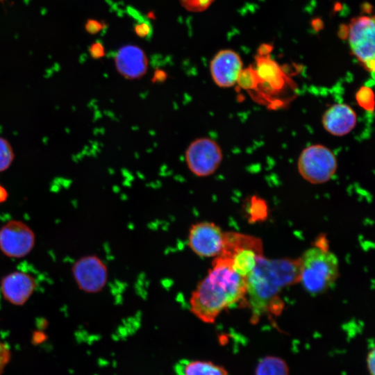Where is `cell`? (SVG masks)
<instances>
[{
	"instance_id": "1",
	"label": "cell",
	"mask_w": 375,
	"mask_h": 375,
	"mask_svg": "<svg viewBox=\"0 0 375 375\" xmlns=\"http://www.w3.org/2000/svg\"><path fill=\"white\" fill-rule=\"evenodd\" d=\"M246 295L245 278L231 268L226 258L217 256L191 294L190 311L201 322L212 324L224 310L243 301Z\"/></svg>"
},
{
	"instance_id": "2",
	"label": "cell",
	"mask_w": 375,
	"mask_h": 375,
	"mask_svg": "<svg viewBox=\"0 0 375 375\" xmlns=\"http://www.w3.org/2000/svg\"><path fill=\"white\" fill-rule=\"evenodd\" d=\"M245 279L246 297L255 323L264 315L280 312L281 294L299 281V258L269 259L262 256Z\"/></svg>"
},
{
	"instance_id": "3",
	"label": "cell",
	"mask_w": 375,
	"mask_h": 375,
	"mask_svg": "<svg viewBox=\"0 0 375 375\" xmlns=\"http://www.w3.org/2000/svg\"><path fill=\"white\" fill-rule=\"evenodd\" d=\"M339 276V261L329 249L327 239L320 236L299 258V281L312 296L328 290Z\"/></svg>"
},
{
	"instance_id": "4",
	"label": "cell",
	"mask_w": 375,
	"mask_h": 375,
	"mask_svg": "<svg viewBox=\"0 0 375 375\" xmlns=\"http://www.w3.org/2000/svg\"><path fill=\"white\" fill-rule=\"evenodd\" d=\"M219 256L226 258L231 268L246 278L263 256L262 244L260 239L251 235L226 232L224 245Z\"/></svg>"
},
{
	"instance_id": "5",
	"label": "cell",
	"mask_w": 375,
	"mask_h": 375,
	"mask_svg": "<svg viewBox=\"0 0 375 375\" xmlns=\"http://www.w3.org/2000/svg\"><path fill=\"white\" fill-rule=\"evenodd\" d=\"M337 159L333 152L322 144L305 148L299 155L297 168L303 179L312 184L328 181L335 174Z\"/></svg>"
},
{
	"instance_id": "6",
	"label": "cell",
	"mask_w": 375,
	"mask_h": 375,
	"mask_svg": "<svg viewBox=\"0 0 375 375\" xmlns=\"http://www.w3.org/2000/svg\"><path fill=\"white\" fill-rule=\"evenodd\" d=\"M184 157L188 170L195 176L203 178L217 170L223 160V153L215 140L200 137L188 145Z\"/></svg>"
},
{
	"instance_id": "7",
	"label": "cell",
	"mask_w": 375,
	"mask_h": 375,
	"mask_svg": "<svg viewBox=\"0 0 375 375\" xmlns=\"http://www.w3.org/2000/svg\"><path fill=\"white\" fill-rule=\"evenodd\" d=\"M349 27V41L353 55L365 69L374 72V17L360 16L351 19Z\"/></svg>"
},
{
	"instance_id": "8",
	"label": "cell",
	"mask_w": 375,
	"mask_h": 375,
	"mask_svg": "<svg viewBox=\"0 0 375 375\" xmlns=\"http://www.w3.org/2000/svg\"><path fill=\"white\" fill-rule=\"evenodd\" d=\"M225 233L214 222H196L189 229L188 246L196 255L201 258H215L223 249Z\"/></svg>"
},
{
	"instance_id": "9",
	"label": "cell",
	"mask_w": 375,
	"mask_h": 375,
	"mask_svg": "<svg viewBox=\"0 0 375 375\" xmlns=\"http://www.w3.org/2000/svg\"><path fill=\"white\" fill-rule=\"evenodd\" d=\"M33 230L19 220H10L0 228V250L6 256L20 258L27 256L35 245Z\"/></svg>"
},
{
	"instance_id": "10",
	"label": "cell",
	"mask_w": 375,
	"mask_h": 375,
	"mask_svg": "<svg viewBox=\"0 0 375 375\" xmlns=\"http://www.w3.org/2000/svg\"><path fill=\"white\" fill-rule=\"evenodd\" d=\"M78 288L87 293H97L106 286L108 272L107 266L98 256H85L78 259L72 268Z\"/></svg>"
},
{
	"instance_id": "11",
	"label": "cell",
	"mask_w": 375,
	"mask_h": 375,
	"mask_svg": "<svg viewBox=\"0 0 375 375\" xmlns=\"http://www.w3.org/2000/svg\"><path fill=\"white\" fill-rule=\"evenodd\" d=\"M242 69V61L231 49L218 51L210 63V73L216 85L222 88L233 86Z\"/></svg>"
},
{
	"instance_id": "12",
	"label": "cell",
	"mask_w": 375,
	"mask_h": 375,
	"mask_svg": "<svg viewBox=\"0 0 375 375\" xmlns=\"http://www.w3.org/2000/svg\"><path fill=\"white\" fill-rule=\"evenodd\" d=\"M114 62L117 72L128 80H137L143 77L149 65L144 50L133 44L120 47L115 56Z\"/></svg>"
},
{
	"instance_id": "13",
	"label": "cell",
	"mask_w": 375,
	"mask_h": 375,
	"mask_svg": "<svg viewBox=\"0 0 375 375\" xmlns=\"http://www.w3.org/2000/svg\"><path fill=\"white\" fill-rule=\"evenodd\" d=\"M37 287V282L31 274L17 271L2 278L0 283L3 298L15 306H22L29 299Z\"/></svg>"
},
{
	"instance_id": "14",
	"label": "cell",
	"mask_w": 375,
	"mask_h": 375,
	"mask_svg": "<svg viewBox=\"0 0 375 375\" xmlns=\"http://www.w3.org/2000/svg\"><path fill=\"white\" fill-rule=\"evenodd\" d=\"M322 122L328 133L335 136H343L354 128L357 116L353 109L349 105L336 103L324 112Z\"/></svg>"
},
{
	"instance_id": "15",
	"label": "cell",
	"mask_w": 375,
	"mask_h": 375,
	"mask_svg": "<svg viewBox=\"0 0 375 375\" xmlns=\"http://www.w3.org/2000/svg\"><path fill=\"white\" fill-rule=\"evenodd\" d=\"M256 70L260 81V86L269 89V92H280L290 79L282 67L273 59L270 54H257L255 56Z\"/></svg>"
},
{
	"instance_id": "16",
	"label": "cell",
	"mask_w": 375,
	"mask_h": 375,
	"mask_svg": "<svg viewBox=\"0 0 375 375\" xmlns=\"http://www.w3.org/2000/svg\"><path fill=\"white\" fill-rule=\"evenodd\" d=\"M181 375H228L226 369L213 362L203 360L186 361L181 367Z\"/></svg>"
},
{
	"instance_id": "17",
	"label": "cell",
	"mask_w": 375,
	"mask_h": 375,
	"mask_svg": "<svg viewBox=\"0 0 375 375\" xmlns=\"http://www.w3.org/2000/svg\"><path fill=\"white\" fill-rule=\"evenodd\" d=\"M256 375H289V368L282 358L269 356L258 362Z\"/></svg>"
},
{
	"instance_id": "18",
	"label": "cell",
	"mask_w": 375,
	"mask_h": 375,
	"mask_svg": "<svg viewBox=\"0 0 375 375\" xmlns=\"http://www.w3.org/2000/svg\"><path fill=\"white\" fill-rule=\"evenodd\" d=\"M236 83L245 90H253L258 89L260 85V81L255 68L249 66L242 69L238 78Z\"/></svg>"
},
{
	"instance_id": "19",
	"label": "cell",
	"mask_w": 375,
	"mask_h": 375,
	"mask_svg": "<svg viewBox=\"0 0 375 375\" xmlns=\"http://www.w3.org/2000/svg\"><path fill=\"white\" fill-rule=\"evenodd\" d=\"M15 158L13 149L9 141L0 136V172L6 171Z\"/></svg>"
},
{
	"instance_id": "20",
	"label": "cell",
	"mask_w": 375,
	"mask_h": 375,
	"mask_svg": "<svg viewBox=\"0 0 375 375\" xmlns=\"http://www.w3.org/2000/svg\"><path fill=\"white\" fill-rule=\"evenodd\" d=\"M356 99L358 105L369 112H373L374 108V94L369 87L362 86L356 94Z\"/></svg>"
},
{
	"instance_id": "21",
	"label": "cell",
	"mask_w": 375,
	"mask_h": 375,
	"mask_svg": "<svg viewBox=\"0 0 375 375\" xmlns=\"http://www.w3.org/2000/svg\"><path fill=\"white\" fill-rule=\"evenodd\" d=\"M215 0H179L181 6L188 11L200 12L207 10Z\"/></svg>"
},
{
	"instance_id": "22",
	"label": "cell",
	"mask_w": 375,
	"mask_h": 375,
	"mask_svg": "<svg viewBox=\"0 0 375 375\" xmlns=\"http://www.w3.org/2000/svg\"><path fill=\"white\" fill-rule=\"evenodd\" d=\"M267 211V205L263 199L253 197L251 199L249 212L252 218H263Z\"/></svg>"
},
{
	"instance_id": "23",
	"label": "cell",
	"mask_w": 375,
	"mask_h": 375,
	"mask_svg": "<svg viewBox=\"0 0 375 375\" xmlns=\"http://www.w3.org/2000/svg\"><path fill=\"white\" fill-rule=\"evenodd\" d=\"M105 25L101 22L94 19H89L85 24V29L87 33L94 35L103 29Z\"/></svg>"
},
{
	"instance_id": "24",
	"label": "cell",
	"mask_w": 375,
	"mask_h": 375,
	"mask_svg": "<svg viewBox=\"0 0 375 375\" xmlns=\"http://www.w3.org/2000/svg\"><path fill=\"white\" fill-rule=\"evenodd\" d=\"M134 31L140 38H146L151 33L152 29L147 22H142L135 26Z\"/></svg>"
},
{
	"instance_id": "25",
	"label": "cell",
	"mask_w": 375,
	"mask_h": 375,
	"mask_svg": "<svg viewBox=\"0 0 375 375\" xmlns=\"http://www.w3.org/2000/svg\"><path fill=\"white\" fill-rule=\"evenodd\" d=\"M89 53L94 59H99L103 57L105 49L103 44L99 41L92 43L89 47Z\"/></svg>"
},
{
	"instance_id": "26",
	"label": "cell",
	"mask_w": 375,
	"mask_h": 375,
	"mask_svg": "<svg viewBox=\"0 0 375 375\" xmlns=\"http://www.w3.org/2000/svg\"><path fill=\"white\" fill-rule=\"evenodd\" d=\"M8 358L9 350L6 345L0 341V373L2 372L3 368L8 362Z\"/></svg>"
},
{
	"instance_id": "27",
	"label": "cell",
	"mask_w": 375,
	"mask_h": 375,
	"mask_svg": "<svg viewBox=\"0 0 375 375\" xmlns=\"http://www.w3.org/2000/svg\"><path fill=\"white\" fill-rule=\"evenodd\" d=\"M367 367L370 375H374V349H372L367 356Z\"/></svg>"
},
{
	"instance_id": "28",
	"label": "cell",
	"mask_w": 375,
	"mask_h": 375,
	"mask_svg": "<svg viewBox=\"0 0 375 375\" xmlns=\"http://www.w3.org/2000/svg\"><path fill=\"white\" fill-rule=\"evenodd\" d=\"M272 49V45L269 44H262L259 47L258 53L262 55L270 54Z\"/></svg>"
},
{
	"instance_id": "29",
	"label": "cell",
	"mask_w": 375,
	"mask_h": 375,
	"mask_svg": "<svg viewBox=\"0 0 375 375\" xmlns=\"http://www.w3.org/2000/svg\"><path fill=\"white\" fill-rule=\"evenodd\" d=\"M8 194L6 189L0 184V203L5 201L8 198Z\"/></svg>"
},
{
	"instance_id": "30",
	"label": "cell",
	"mask_w": 375,
	"mask_h": 375,
	"mask_svg": "<svg viewBox=\"0 0 375 375\" xmlns=\"http://www.w3.org/2000/svg\"><path fill=\"white\" fill-rule=\"evenodd\" d=\"M348 33H349V27L347 26L342 25V27L340 28V30L339 31V35H340V37L342 38H345L348 37Z\"/></svg>"
},
{
	"instance_id": "31",
	"label": "cell",
	"mask_w": 375,
	"mask_h": 375,
	"mask_svg": "<svg viewBox=\"0 0 375 375\" xmlns=\"http://www.w3.org/2000/svg\"><path fill=\"white\" fill-rule=\"evenodd\" d=\"M1 1H3V0H0V2H1Z\"/></svg>"
}]
</instances>
